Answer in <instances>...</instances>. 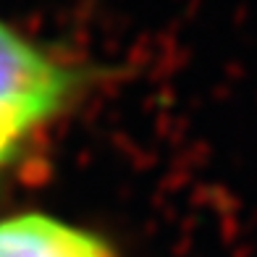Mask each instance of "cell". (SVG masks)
Masks as SVG:
<instances>
[{
  "mask_svg": "<svg viewBox=\"0 0 257 257\" xmlns=\"http://www.w3.org/2000/svg\"><path fill=\"white\" fill-rule=\"evenodd\" d=\"M0 257H113V252L84 228L27 213L0 220Z\"/></svg>",
  "mask_w": 257,
  "mask_h": 257,
  "instance_id": "obj_2",
  "label": "cell"
},
{
  "mask_svg": "<svg viewBox=\"0 0 257 257\" xmlns=\"http://www.w3.org/2000/svg\"><path fill=\"white\" fill-rule=\"evenodd\" d=\"M74 74L0 21V168L63 108Z\"/></svg>",
  "mask_w": 257,
  "mask_h": 257,
  "instance_id": "obj_1",
  "label": "cell"
}]
</instances>
